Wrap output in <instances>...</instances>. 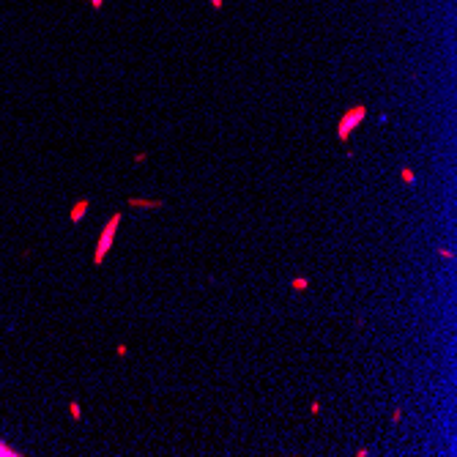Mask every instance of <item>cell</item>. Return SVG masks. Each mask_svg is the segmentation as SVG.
<instances>
[{
	"label": "cell",
	"mask_w": 457,
	"mask_h": 457,
	"mask_svg": "<svg viewBox=\"0 0 457 457\" xmlns=\"http://www.w3.org/2000/svg\"><path fill=\"white\" fill-rule=\"evenodd\" d=\"M118 228H121V214H112L107 219V225L102 228V233H99L96 249H93V266H102L104 257L110 255L112 244H115V236H118Z\"/></svg>",
	"instance_id": "1"
},
{
	"label": "cell",
	"mask_w": 457,
	"mask_h": 457,
	"mask_svg": "<svg viewBox=\"0 0 457 457\" xmlns=\"http://www.w3.org/2000/svg\"><path fill=\"white\" fill-rule=\"evenodd\" d=\"M364 118H367V107H364V104H353V107H348V110L342 112L339 124H337V137L342 140V143H348V140H351V134H353L356 129L364 124Z\"/></svg>",
	"instance_id": "2"
},
{
	"label": "cell",
	"mask_w": 457,
	"mask_h": 457,
	"mask_svg": "<svg viewBox=\"0 0 457 457\" xmlns=\"http://www.w3.org/2000/svg\"><path fill=\"white\" fill-rule=\"evenodd\" d=\"M126 206L129 208H151V211H159V208H165V200H159V197H153V200H145V197H129Z\"/></svg>",
	"instance_id": "3"
},
{
	"label": "cell",
	"mask_w": 457,
	"mask_h": 457,
	"mask_svg": "<svg viewBox=\"0 0 457 457\" xmlns=\"http://www.w3.org/2000/svg\"><path fill=\"white\" fill-rule=\"evenodd\" d=\"M88 208H90V200H88V197H83V200H77L74 206L69 208V222H71V225H77V222H83V216L88 214Z\"/></svg>",
	"instance_id": "4"
},
{
	"label": "cell",
	"mask_w": 457,
	"mask_h": 457,
	"mask_svg": "<svg viewBox=\"0 0 457 457\" xmlns=\"http://www.w3.org/2000/svg\"><path fill=\"white\" fill-rule=\"evenodd\" d=\"M400 181L411 187V184H416V173L411 170V167H402V170H400Z\"/></svg>",
	"instance_id": "5"
},
{
	"label": "cell",
	"mask_w": 457,
	"mask_h": 457,
	"mask_svg": "<svg viewBox=\"0 0 457 457\" xmlns=\"http://www.w3.org/2000/svg\"><path fill=\"white\" fill-rule=\"evenodd\" d=\"M307 288H310V279L307 277H296V279H291V291H307Z\"/></svg>",
	"instance_id": "6"
},
{
	"label": "cell",
	"mask_w": 457,
	"mask_h": 457,
	"mask_svg": "<svg viewBox=\"0 0 457 457\" xmlns=\"http://www.w3.org/2000/svg\"><path fill=\"white\" fill-rule=\"evenodd\" d=\"M69 416L74 419V422H80V419H83V408H80V402H77V400L69 402Z\"/></svg>",
	"instance_id": "7"
},
{
	"label": "cell",
	"mask_w": 457,
	"mask_h": 457,
	"mask_svg": "<svg viewBox=\"0 0 457 457\" xmlns=\"http://www.w3.org/2000/svg\"><path fill=\"white\" fill-rule=\"evenodd\" d=\"M148 159V153L145 151H140V153H134V165H143V162Z\"/></svg>",
	"instance_id": "8"
},
{
	"label": "cell",
	"mask_w": 457,
	"mask_h": 457,
	"mask_svg": "<svg viewBox=\"0 0 457 457\" xmlns=\"http://www.w3.org/2000/svg\"><path fill=\"white\" fill-rule=\"evenodd\" d=\"M310 414H312V416H318V414H320V402H318V400H312V405H310Z\"/></svg>",
	"instance_id": "9"
},
{
	"label": "cell",
	"mask_w": 457,
	"mask_h": 457,
	"mask_svg": "<svg viewBox=\"0 0 457 457\" xmlns=\"http://www.w3.org/2000/svg\"><path fill=\"white\" fill-rule=\"evenodd\" d=\"M438 255L446 257V260H455V252H452V249H438Z\"/></svg>",
	"instance_id": "10"
},
{
	"label": "cell",
	"mask_w": 457,
	"mask_h": 457,
	"mask_svg": "<svg viewBox=\"0 0 457 457\" xmlns=\"http://www.w3.org/2000/svg\"><path fill=\"white\" fill-rule=\"evenodd\" d=\"M0 455H6V457H11V455H17V452H11V449H8V446H6V443L0 441Z\"/></svg>",
	"instance_id": "11"
},
{
	"label": "cell",
	"mask_w": 457,
	"mask_h": 457,
	"mask_svg": "<svg viewBox=\"0 0 457 457\" xmlns=\"http://www.w3.org/2000/svg\"><path fill=\"white\" fill-rule=\"evenodd\" d=\"M211 6H214V11H222V6H225V0H208Z\"/></svg>",
	"instance_id": "12"
},
{
	"label": "cell",
	"mask_w": 457,
	"mask_h": 457,
	"mask_svg": "<svg viewBox=\"0 0 457 457\" xmlns=\"http://www.w3.org/2000/svg\"><path fill=\"white\" fill-rule=\"evenodd\" d=\"M88 3L96 8V11H102V8H104V0H88Z\"/></svg>",
	"instance_id": "13"
},
{
	"label": "cell",
	"mask_w": 457,
	"mask_h": 457,
	"mask_svg": "<svg viewBox=\"0 0 457 457\" xmlns=\"http://www.w3.org/2000/svg\"><path fill=\"white\" fill-rule=\"evenodd\" d=\"M115 353H118V356H126V353H129V348H126V345H124V342H121V345H118V348H115Z\"/></svg>",
	"instance_id": "14"
},
{
	"label": "cell",
	"mask_w": 457,
	"mask_h": 457,
	"mask_svg": "<svg viewBox=\"0 0 457 457\" xmlns=\"http://www.w3.org/2000/svg\"><path fill=\"white\" fill-rule=\"evenodd\" d=\"M400 419H402V411L395 408V414H392V422H400Z\"/></svg>",
	"instance_id": "15"
}]
</instances>
